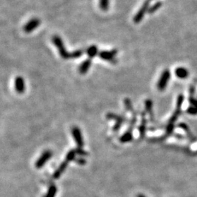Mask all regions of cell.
<instances>
[{
    "instance_id": "13",
    "label": "cell",
    "mask_w": 197,
    "mask_h": 197,
    "mask_svg": "<svg viewBox=\"0 0 197 197\" xmlns=\"http://www.w3.org/2000/svg\"><path fill=\"white\" fill-rule=\"evenodd\" d=\"M133 134L132 131L130 130H127L125 131L123 135H121L119 138V140L121 143H127L129 142H131L133 140Z\"/></svg>"
},
{
    "instance_id": "10",
    "label": "cell",
    "mask_w": 197,
    "mask_h": 197,
    "mask_svg": "<svg viewBox=\"0 0 197 197\" xmlns=\"http://www.w3.org/2000/svg\"><path fill=\"white\" fill-rule=\"evenodd\" d=\"M91 65V58H87V59L84 60L81 63V64L79 67V72L81 75H85L88 72L89 70L90 67Z\"/></svg>"
},
{
    "instance_id": "21",
    "label": "cell",
    "mask_w": 197,
    "mask_h": 197,
    "mask_svg": "<svg viewBox=\"0 0 197 197\" xmlns=\"http://www.w3.org/2000/svg\"><path fill=\"white\" fill-rule=\"evenodd\" d=\"M100 8L104 11L108 10L109 8V0H100Z\"/></svg>"
},
{
    "instance_id": "2",
    "label": "cell",
    "mask_w": 197,
    "mask_h": 197,
    "mask_svg": "<svg viewBox=\"0 0 197 197\" xmlns=\"http://www.w3.org/2000/svg\"><path fill=\"white\" fill-rule=\"evenodd\" d=\"M171 77V72L168 69H166L163 71L161 75L159 80H158V83H157V89L159 91H162L166 89L167 86L168 82Z\"/></svg>"
},
{
    "instance_id": "15",
    "label": "cell",
    "mask_w": 197,
    "mask_h": 197,
    "mask_svg": "<svg viewBox=\"0 0 197 197\" xmlns=\"http://www.w3.org/2000/svg\"><path fill=\"white\" fill-rule=\"evenodd\" d=\"M86 53H87L89 58H94L96 56V55H98V48L96 45H91L86 50Z\"/></svg>"
},
{
    "instance_id": "9",
    "label": "cell",
    "mask_w": 197,
    "mask_h": 197,
    "mask_svg": "<svg viewBox=\"0 0 197 197\" xmlns=\"http://www.w3.org/2000/svg\"><path fill=\"white\" fill-rule=\"evenodd\" d=\"M68 164H69V162L67 161V160L64 161L62 162L61 164H60L59 167H58V168L56 169V171L54 172V173H53V178L55 180L59 178V177L61 176V174L64 172L66 169L67 168Z\"/></svg>"
},
{
    "instance_id": "11",
    "label": "cell",
    "mask_w": 197,
    "mask_h": 197,
    "mask_svg": "<svg viewBox=\"0 0 197 197\" xmlns=\"http://www.w3.org/2000/svg\"><path fill=\"white\" fill-rule=\"evenodd\" d=\"M145 112L149 115L150 120L154 121V116H153V101L152 100L146 99L145 101Z\"/></svg>"
},
{
    "instance_id": "7",
    "label": "cell",
    "mask_w": 197,
    "mask_h": 197,
    "mask_svg": "<svg viewBox=\"0 0 197 197\" xmlns=\"http://www.w3.org/2000/svg\"><path fill=\"white\" fill-rule=\"evenodd\" d=\"M145 115L146 114L145 112H142L141 124L139 126V127H138V130H139V139H142L143 138L145 137V134H146L147 119Z\"/></svg>"
},
{
    "instance_id": "28",
    "label": "cell",
    "mask_w": 197,
    "mask_h": 197,
    "mask_svg": "<svg viewBox=\"0 0 197 197\" xmlns=\"http://www.w3.org/2000/svg\"><path fill=\"white\" fill-rule=\"evenodd\" d=\"M136 197H146V196H145V195L141 194V193H139V194H137V196H136Z\"/></svg>"
},
{
    "instance_id": "26",
    "label": "cell",
    "mask_w": 197,
    "mask_h": 197,
    "mask_svg": "<svg viewBox=\"0 0 197 197\" xmlns=\"http://www.w3.org/2000/svg\"><path fill=\"white\" fill-rule=\"evenodd\" d=\"M122 124H124L121 122H115V125L113 126V131L114 132H116V131H118L119 129H120V127H122Z\"/></svg>"
},
{
    "instance_id": "6",
    "label": "cell",
    "mask_w": 197,
    "mask_h": 197,
    "mask_svg": "<svg viewBox=\"0 0 197 197\" xmlns=\"http://www.w3.org/2000/svg\"><path fill=\"white\" fill-rule=\"evenodd\" d=\"M15 89L18 94H23L26 90L25 81L23 77L21 76H17L15 79Z\"/></svg>"
},
{
    "instance_id": "25",
    "label": "cell",
    "mask_w": 197,
    "mask_h": 197,
    "mask_svg": "<svg viewBox=\"0 0 197 197\" xmlns=\"http://www.w3.org/2000/svg\"><path fill=\"white\" fill-rule=\"evenodd\" d=\"M74 161H75V163H77V164H79V165H85V164H86V160L84 158H83V157L76 158Z\"/></svg>"
},
{
    "instance_id": "16",
    "label": "cell",
    "mask_w": 197,
    "mask_h": 197,
    "mask_svg": "<svg viewBox=\"0 0 197 197\" xmlns=\"http://www.w3.org/2000/svg\"><path fill=\"white\" fill-rule=\"evenodd\" d=\"M76 155H77V153H76V150L75 148L74 149H72L69 150L68 153H67V155H66V159L68 162H71L75 161L76 158Z\"/></svg>"
},
{
    "instance_id": "22",
    "label": "cell",
    "mask_w": 197,
    "mask_h": 197,
    "mask_svg": "<svg viewBox=\"0 0 197 197\" xmlns=\"http://www.w3.org/2000/svg\"><path fill=\"white\" fill-rule=\"evenodd\" d=\"M75 149L76 150V153H77V155H80L81 157L86 156V155H89V153H88V152H86V150H84L83 149V148H75Z\"/></svg>"
},
{
    "instance_id": "20",
    "label": "cell",
    "mask_w": 197,
    "mask_h": 197,
    "mask_svg": "<svg viewBox=\"0 0 197 197\" xmlns=\"http://www.w3.org/2000/svg\"><path fill=\"white\" fill-rule=\"evenodd\" d=\"M183 101H184V96L182 94H180L177 99V105H176V108L177 110H181V107H182Z\"/></svg>"
},
{
    "instance_id": "27",
    "label": "cell",
    "mask_w": 197,
    "mask_h": 197,
    "mask_svg": "<svg viewBox=\"0 0 197 197\" xmlns=\"http://www.w3.org/2000/svg\"><path fill=\"white\" fill-rule=\"evenodd\" d=\"M160 5H161L160 2H158V3H157V4H155V5H153V6L152 7V8H150V9H149V13H153V12L155 11V10H156L157 9H158V8H159Z\"/></svg>"
},
{
    "instance_id": "5",
    "label": "cell",
    "mask_w": 197,
    "mask_h": 197,
    "mask_svg": "<svg viewBox=\"0 0 197 197\" xmlns=\"http://www.w3.org/2000/svg\"><path fill=\"white\" fill-rule=\"evenodd\" d=\"M72 134L75 140L77 148H83L84 146V141L83 138V134L80 128L77 127H73L72 128Z\"/></svg>"
},
{
    "instance_id": "19",
    "label": "cell",
    "mask_w": 197,
    "mask_h": 197,
    "mask_svg": "<svg viewBox=\"0 0 197 197\" xmlns=\"http://www.w3.org/2000/svg\"><path fill=\"white\" fill-rule=\"evenodd\" d=\"M124 105H125L126 110H127V111H129V112L134 113V108H133L132 102H131L130 98H124Z\"/></svg>"
},
{
    "instance_id": "8",
    "label": "cell",
    "mask_w": 197,
    "mask_h": 197,
    "mask_svg": "<svg viewBox=\"0 0 197 197\" xmlns=\"http://www.w3.org/2000/svg\"><path fill=\"white\" fill-rule=\"evenodd\" d=\"M40 24V20L38 18H32L24 26L23 30L26 33H31L36 29Z\"/></svg>"
},
{
    "instance_id": "23",
    "label": "cell",
    "mask_w": 197,
    "mask_h": 197,
    "mask_svg": "<svg viewBox=\"0 0 197 197\" xmlns=\"http://www.w3.org/2000/svg\"><path fill=\"white\" fill-rule=\"evenodd\" d=\"M187 113H189L190 115H197V107L191 105V106L189 107L187 110Z\"/></svg>"
},
{
    "instance_id": "1",
    "label": "cell",
    "mask_w": 197,
    "mask_h": 197,
    "mask_svg": "<svg viewBox=\"0 0 197 197\" xmlns=\"http://www.w3.org/2000/svg\"><path fill=\"white\" fill-rule=\"evenodd\" d=\"M52 41H53V44L58 49V53H59L60 56L64 59H69V58H72V53H69L66 49L64 45L63 41H62L61 38L59 36L55 35L52 37Z\"/></svg>"
},
{
    "instance_id": "24",
    "label": "cell",
    "mask_w": 197,
    "mask_h": 197,
    "mask_svg": "<svg viewBox=\"0 0 197 197\" xmlns=\"http://www.w3.org/2000/svg\"><path fill=\"white\" fill-rule=\"evenodd\" d=\"M83 51L82 50H77L72 52V58H78L82 56Z\"/></svg>"
},
{
    "instance_id": "4",
    "label": "cell",
    "mask_w": 197,
    "mask_h": 197,
    "mask_svg": "<svg viewBox=\"0 0 197 197\" xmlns=\"http://www.w3.org/2000/svg\"><path fill=\"white\" fill-rule=\"evenodd\" d=\"M52 155H53V153L50 150H45L44 152L41 154L40 156L39 157V158L37 160L35 163V167L37 169H42L44 165L48 161L50 160V158H51Z\"/></svg>"
},
{
    "instance_id": "18",
    "label": "cell",
    "mask_w": 197,
    "mask_h": 197,
    "mask_svg": "<svg viewBox=\"0 0 197 197\" xmlns=\"http://www.w3.org/2000/svg\"><path fill=\"white\" fill-rule=\"evenodd\" d=\"M136 115H137V113H136L135 111L134 113H132V117H131L130 121H129V128H128V130L132 131L134 129V126H135L136 121H137V117H136Z\"/></svg>"
},
{
    "instance_id": "17",
    "label": "cell",
    "mask_w": 197,
    "mask_h": 197,
    "mask_svg": "<svg viewBox=\"0 0 197 197\" xmlns=\"http://www.w3.org/2000/svg\"><path fill=\"white\" fill-rule=\"evenodd\" d=\"M57 192V187L55 185L52 184L51 185L49 188L48 190V192L46 193L45 196V197H55L56 195Z\"/></svg>"
},
{
    "instance_id": "12",
    "label": "cell",
    "mask_w": 197,
    "mask_h": 197,
    "mask_svg": "<svg viewBox=\"0 0 197 197\" xmlns=\"http://www.w3.org/2000/svg\"><path fill=\"white\" fill-rule=\"evenodd\" d=\"M106 117L108 120H114L115 122H121L123 124H124L127 120L124 116L113 113H108L106 115Z\"/></svg>"
},
{
    "instance_id": "3",
    "label": "cell",
    "mask_w": 197,
    "mask_h": 197,
    "mask_svg": "<svg viewBox=\"0 0 197 197\" xmlns=\"http://www.w3.org/2000/svg\"><path fill=\"white\" fill-rule=\"evenodd\" d=\"M117 53V51L116 49H113L112 51H102L98 53V56L102 59L105 61H108L112 64H116L117 59H115V56Z\"/></svg>"
},
{
    "instance_id": "14",
    "label": "cell",
    "mask_w": 197,
    "mask_h": 197,
    "mask_svg": "<svg viewBox=\"0 0 197 197\" xmlns=\"http://www.w3.org/2000/svg\"><path fill=\"white\" fill-rule=\"evenodd\" d=\"M175 75L177 77L180 79H185L188 77V71L183 67H178L174 71Z\"/></svg>"
}]
</instances>
